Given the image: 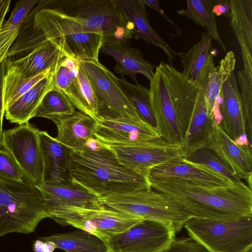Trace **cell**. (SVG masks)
Masks as SVG:
<instances>
[{
    "label": "cell",
    "mask_w": 252,
    "mask_h": 252,
    "mask_svg": "<svg viewBox=\"0 0 252 252\" xmlns=\"http://www.w3.org/2000/svg\"><path fill=\"white\" fill-rule=\"evenodd\" d=\"M40 0L21 24L8 57H24L50 40H57L66 56L79 61H98L103 34L90 31L55 8Z\"/></svg>",
    "instance_id": "cell-1"
},
{
    "label": "cell",
    "mask_w": 252,
    "mask_h": 252,
    "mask_svg": "<svg viewBox=\"0 0 252 252\" xmlns=\"http://www.w3.org/2000/svg\"><path fill=\"white\" fill-rule=\"evenodd\" d=\"M152 189L171 197L192 218L236 220L252 217V191L242 181L218 185L180 180H149Z\"/></svg>",
    "instance_id": "cell-2"
},
{
    "label": "cell",
    "mask_w": 252,
    "mask_h": 252,
    "mask_svg": "<svg viewBox=\"0 0 252 252\" xmlns=\"http://www.w3.org/2000/svg\"><path fill=\"white\" fill-rule=\"evenodd\" d=\"M68 172L72 182L99 198L152 189L147 175L123 164L104 143L94 151L72 150Z\"/></svg>",
    "instance_id": "cell-3"
},
{
    "label": "cell",
    "mask_w": 252,
    "mask_h": 252,
    "mask_svg": "<svg viewBox=\"0 0 252 252\" xmlns=\"http://www.w3.org/2000/svg\"><path fill=\"white\" fill-rule=\"evenodd\" d=\"M46 218L51 216L37 187L0 180V237L32 233Z\"/></svg>",
    "instance_id": "cell-4"
},
{
    "label": "cell",
    "mask_w": 252,
    "mask_h": 252,
    "mask_svg": "<svg viewBox=\"0 0 252 252\" xmlns=\"http://www.w3.org/2000/svg\"><path fill=\"white\" fill-rule=\"evenodd\" d=\"M100 199L108 208L135 218L162 223L175 233L192 218L174 199L152 189L112 194Z\"/></svg>",
    "instance_id": "cell-5"
},
{
    "label": "cell",
    "mask_w": 252,
    "mask_h": 252,
    "mask_svg": "<svg viewBox=\"0 0 252 252\" xmlns=\"http://www.w3.org/2000/svg\"><path fill=\"white\" fill-rule=\"evenodd\" d=\"M51 3L88 30L103 34L104 43L127 42L133 37L114 0H52Z\"/></svg>",
    "instance_id": "cell-6"
},
{
    "label": "cell",
    "mask_w": 252,
    "mask_h": 252,
    "mask_svg": "<svg viewBox=\"0 0 252 252\" xmlns=\"http://www.w3.org/2000/svg\"><path fill=\"white\" fill-rule=\"evenodd\" d=\"M184 227L210 252H252V217L229 220L192 218Z\"/></svg>",
    "instance_id": "cell-7"
},
{
    "label": "cell",
    "mask_w": 252,
    "mask_h": 252,
    "mask_svg": "<svg viewBox=\"0 0 252 252\" xmlns=\"http://www.w3.org/2000/svg\"><path fill=\"white\" fill-rule=\"evenodd\" d=\"M39 130L29 123L3 130L1 146L13 157L25 177L38 187L45 179Z\"/></svg>",
    "instance_id": "cell-8"
},
{
    "label": "cell",
    "mask_w": 252,
    "mask_h": 252,
    "mask_svg": "<svg viewBox=\"0 0 252 252\" xmlns=\"http://www.w3.org/2000/svg\"><path fill=\"white\" fill-rule=\"evenodd\" d=\"M52 219L60 224L70 225L92 234L103 242L108 235L122 233L143 220L104 205L61 211L54 215Z\"/></svg>",
    "instance_id": "cell-9"
},
{
    "label": "cell",
    "mask_w": 252,
    "mask_h": 252,
    "mask_svg": "<svg viewBox=\"0 0 252 252\" xmlns=\"http://www.w3.org/2000/svg\"><path fill=\"white\" fill-rule=\"evenodd\" d=\"M175 234L162 223L143 220L122 233L108 235L104 242L110 252H159L172 243Z\"/></svg>",
    "instance_id": "cell-10"
},
{
    "label": "cell",
    "mask_w": 252,
    "mask_h": 252,
    "mask_svg": "<svg viewBox=\"0 0 252 252\" xmlns=\"http://www.w3.org/2000/svg\"><path fill=\"white\" fill-rule=\"evenodd\" d=\"M79 63L101 103V114L105 109L112 113L113 117L143 121L121 89L117 77L111 71L98 61H79Z\"/></svg>",
    "instance_id": "cell-11"
},
{
    "label": "cell",
    "mask_w": 252,
    "mask_h": 252,
    "mask_svg": "<svg viewBox=\"0 0 252 252\" xmlns=\"http://www.w3.org/2000/svg\"><path fill=\"white\" fill-rule=\"evenodd\" d=\"M109 146L123 164L148 176L153 167L186 157L181 145L162 138L135 145Z\"/></svg>",
    "instance_id": "cell-12"
},
{
    "label": "cell",
    "mask_w": 252,
    "mask_h": 252,
    "mask_svg": "<svg viewBox=\"0 0 252 252\" xmlns=\"http://www.w3.org/2000/svg\"><path fill=\"white\" fill-rule=\"evenodd\" d=\"M212 117L236 144L252 149L245 132L240 94L233 72L222 86Z\"/></svg>",
    "instance_id": "cell-13"
},
{
    "label": "cell",
    "mask_w": 252,
    "mask_h": 252,
    "mask_svg": "<svg viewBox=\"0 0 252 252\" xmlns=\"http://www.w3.org/2000/svg\"><path fill=\"white\" fill-rule=\"evenodd\" d=\"M94 136L109 146L135 145L161 138L155 127L143 121L108 116L97 121Z\"/></svg>",
    "instance_id": "cell-14"
},
{
    "label": "cell",
    "mask_w": 252,
    "mask_h": 252,
    "mask_svg": "<svg viewBox=\"0 0 252 252\" xmlns=\"http://www.w3.org/2000/svg\"><path fill=\"white\" fill-rule=\"evenodd\" d=\"M37 188L51 219L54 214L63 211L103 206L99 197L71 180L63 183L44 181Z\"/></svg>",
    "instance_id": "cell-15"
},
{
    "label": "cell",
    "mask_w": 252,
    "mask_h": 252,
    "mask_svg": "<svg viewBox=\"0 0 252 252\" xmlns=\"http://www.w3.org/2000/svg\"><path fill=\"white\" fill-rule=\"evenodd\" d=\"M157 67L173 105L183 142L199 88L171 64L161 62Z\"/></svg>",
    "instance_id": "cell-16"
},
{
    "label": "cell",
    "mask_w": 252,
    "mask_h": 252,
    "mask_svg": "<svg viewBox=\"0 0 252 252\" xmlns=\"http://www.w3.org/2000/svg\"><path fill=\"white\" fill-rule=\"evenodd\" d=\"M150 84V99L156 129L162 139L182 146L176 114L161 72L157 66Z\"/></svg>",
    "instance_id": "cell-17"
},
{
    "label": "cell",
    "mask_w": 252,
    "mask_h": 252,
    "mask_svg": "<svg viewBox=\"0 0 252 252\" xmlns=\"http://www.w3.org/2000/svg\"><path fill=\"white\" fill-rule=\"evenodd\" d=\"M208 148L231 169L238 178L245 180L252 189V149L236 144L218 125L214 123Z\"/></svg>",
    "instance_id": "cell-18"
},
{
    "label": "cell",
    "mask_w": 252,
    "mask_h": 252,
    "mask_svg": "<svg viewBox=\"0 0 252 252\" xmlns=\"http://www.w3.org/2000/svg\"><path fill=\"white\" fill-rule=\"evenodd\" d=\"M114 2L128 23L133 37L160 48L167 56L171 63L176 52L172 49L151 26L147 18L145 5L142 0H114Z\"/></svg>",
    "instance_id": "cell-19"
},
{
    "label": "cell",
    "mask_w": 252,
    "mask_h": 252,
    "mask_svg": "<svg viewBox=\"0 0 252 252\" xmlns=\"http://www.w3.org/2000/svg\"><path fill=\"white\" fill-rule=\"evenodd\" d=\"M148 178L149 180H180L222 186L232 183L209 170L189 162L185 158L153 167L149 172Z\"/></svg>",
    "instance_id": "cell-20"
},
{
    "label": "cell",
    "mask_w": 252,
    "mask_h": 252,
    "mask_svg": "<svg viewBox=\"0 0 252 252\" xmlns=\"http://www.w3.org/2000/svg\"><path fill=\"white\" fill-rule=\"evenodd\" d=\"M100 51L115 60L116 64L114 69L116 73L122 76H130L136 83V76L138 73L142 74L151 81L155 66L145 60L141 51L132 47L129 41L104 43Z\"/></svg>",
    "instance_id": "cell-21"
},
{
    "label": "cell",
    "mask_w": 252,
    "mask_h": 252,
    "mask_svg": "<svg viewBox=\"0 0 252 252\" xmlns=\"http://www.w3.org/2000/svg\"><path fill=\"white\" fill-rule=\"evenodd\" d=\"M229 2V24L241 49L243 70L252 78V0Z\"/></svg>",
    "instance_id": "cell-22"
},
{
    "label": "cell",
    "mask_w": 252,
    "mask_h": 252,
    "mask_svg": "<svg viewBox=\"0 0 252 252\" xmlns=\"http://www.w3.org/2000/svg\"><path fill=\"white\" fill-rule=\"evenodd\" d=\"M66 56L59 42L50 40L26 56L16 60L6 59L7 64L26 77L36 76L48 69L54 70L60 59Z\"/></svg>",
    "instance_id": "cell-23"
},
{
    "label": "cell",
    "mask_w": 252,
    "mask_h": 252,
    "mask_svg": "<svg viewBox=\"0 0 252 252\" xmlns=\"http://www.w3.org/2000/svg\"><path fill=\"white\" fill-rule=\"evenodd\" d=\"M214 123L213 118L208 113L205 89L199 88L182 144L186 157L199 149L208 147Z\"/></svg>",
    "instance_id": "cell-24"
},
{
    "label": "cell",
    "mask_w": 252,
    "mask_h": 252,
    "mask_svg": "<svg viewBox=\"0 0 252 252\" xmlns=\"http://www.w3.org/2000/svg\"><path fill=\"white\" fill-rule=\"evenodd\" d=\"M39 134L45 161L44 181L63 183L71 181L68 165L72 150L45 131L39 130Z\"/></svg>",
    "instance_id": "cell-25"
},
{
    "label": "cell",
    "mask_w": 252,
    "mask_h": 252,
    "mask_svg": "<svg viewBox=\"0 0 252 252\" xmlns=\"http://www.w3.org/2000/svg\"><path fill=\"white\" fill-rule=\"evenodd\" d=\"M97 121L91 117L76 111L55 123L59 142L71 150H79L90 138L95 137Z\"/></svg>",
    "instance_id": "cell-26"
},
{
    "label": "cell",
    "mask_w": 252,
    "mask_h": 252,
    "mask_svg": "<svg viewBox=\"0 0 252 252\" xmlns=\"http://www.w3.org/2000/svg\"><path fill=\"white\" fill-rule=\"evenodd\" d=\"M52 72L20 96L5 109V118L19 125L28 123L34 117L36 111L45 94L51 90Z\"/></svg>",
    "instance_id": "cell-27"
},
{
    "label": "cell",
    "mask_w": 252,
    "mask_h": 252,
    "mask_svg": "<svg viewBox=\"0 0 252 252\" xmlns=\"http://www.w3.org/2000/svg\"><path fill=\"white\" fill-rule=\"evenodd\" d=\"M64 94L79 111L96 121L100 118L102 110L101 103L87 75L80 64L77 75Z\"/></svg>",
    "instance_id": "cell-28"
},
{
    "label": "cell",
    "mask_w": 252,
    "mask_h": 252,
    "mask_svg": "<svg viewBox=\"0 0 252 252\" xmlns=\"http://www.w3.org/2000/svg\"><path fill=\"white\" fill-rule=\"evenodd\" d=\"M38 239L44 241H52L55 244L57 249L66 252L108 251L106 245L99 238L80 229L65 233L38 237Z\"/></svg>",
    "instance_id": "cell-29"
},
{
    "label": "cell",
    "mask_w": 252,
    "mask_h": 252,
    "mask_svg": "<svg viewBox=\"0 0 252 252\" xmlns=\"http://www.w3.org/2000/svg\"><path fill=\"white\" fill-rule=\"evenodd\" d=\"M212 36L207 32H203L200 40L193 45L187 53L176 52L182 59L183 76L195 84L199 72L210 55L216 51L212 46Z\"/></svg>",
    "instance_id": "cell-30"
},
{
    "label": "cell",
    "mask_w": 252,
    "mask_h": 252,
    "mask_svg": "<svg viewBox=\"0 0 252 252\" xmlns=\"http://www.w3.org/2000/svg\"><path fill=\"white\" fill-rule=\"evenodd\" d=\"M186 3L187 7L178 10V14L204 27L226 51L225 47L219 35L215 15L212 10L213 0H188Z\"/></svg>",
    "instance_id": "cell-31"
},
{
    "label": "cell",
    "mask_w": 252,
    "mask_h": 252,
    "mask_svg": "<svg viewBox=\"0 0 252 252\" xmlns=\"http://www.w3.org/2000/svg\"><path fill=\"white\" fill-rule=\"evenodd\" d=\"M53 71L52 69H48L36 76L26 77L9 66L6 63V70L3 82V99L5 109L6 107L15 102Z\"/></svg>",
    "instance_id": "cell-32"
},
{
    "label": "cell",
    "mask_w": 252,
    "mask_h": 252,
    "mask_svg": "<svg viewBox=\"0 0 252 252\" xmlns=\"http://www.w3.org/2000/svg\"><path fill=\"white\" fill-rule=\"evenodd\" d=\"M236 57L234 53L228 52L220 61L211 74L205 90V98L209 115L212 117L216 103L224 82L235 68Z\"/></svg>",
    "instance_id": "cell-33"
},
{
    "label": "cell",
    "mask_w": 252,
    "mask_h": 252,
    "mask_svg": "<svg viewBox=\"0 0 252 252\" xmlns=\"http://www.w3.org/2000/svg\"><path fill=\"white\" fill-rule=\"evenodd\" d=\"M117 77L118 83L140 118L151 126L156 127V120L152 108L149 90L139 84H132L122 76Z\"/></svg>",
    "instance_id": "cell-34"
},
{
    "label": "cell",
    "mask_w": 252,
    "mask_h": 252,
    "mask_svg": "<svg viewBox=\"0 0 252 252\" xmlns=\"http://www.w3.org/2000/svg\"><path fill=\"white\" fill-rule=\"evenodd\" d=\"M75 112L74 106L63 93L51 89L42 98L34 117L47 118L55 123Z\"/></svg>",
    "instance_id": "cell-35"
},
{
    "label": "cell",
    "mask_w": 252,
    "mask_h": 252,
    "mask_svg": "<svg viewBox=\"0 0 252 252\" xmlns=\"http://www.w3.org/2000/svg\"><path fill=\"white\" fill-rule=\"evenodd\" d=\"M189 162L214 172L228 181H241L210 148L199 149L185 158Z\"/></svg>",
    "instance_id": "cell-36"
},
{
    "label": "cell",
    "mask_w": 252,
    "mask_h": 252,
    "mask_svg": "<svg viewBox=\"0 0 252 252\" xmlns=\"http://www.w3.org/2000/svg\"><path fill=\"white\" fill-rule=\"evenodd\" d=\"M237 80L241 89L240 98L246 136L252 143V78L244 70L237 73Z\"/></svg>",
    "instance_id": "cell-37"
},
{
    "label": "cell",
    "mask_w": 252,
    "mask_h": 252,
    "mask_svg": "<svg viewBox=\"0 0 252 252\" xmlns=\"http://www.w3.org/2000/svg\"><path fill=\"white\" fill-rule=\"evenodd\" d=\"M0 180L13 183L32 184L25 177L12 155L0 149Z\"/></svg>",
    "instance_id": "cell-38"
},
{
    "label": "cell",
    "mask_w": 252,
    "mask_h": 252,
    "mask_svg": "<svg viewBox=\"0 0 252 252\" xmlns=\"http://www.w3.org/2000/svg\"><path fill=\"white\" fill-rule=\"evenodd\" d=\"M39 1L38 0H21L17 1L8 20L3 24L9 27L20 28L35 4Z\"/></svg>",
    "instance_id": "cell-39"
},
{
    "label": "cell",
    "mask_w": 252,
    "mask_h": 252,
    "mask_svg": "<svg viewBox=\"0 0 252 252\" xmlns=\"http://www.w3.org/2000/svg\"><path fill=\"white\" fill-rule=\"evenodd\" d=\"M159 252H210L190 237L175 238L165 249Z\"/></svg>",
    "instance_id": "cell-40"
},
{
    "label": "cell",
    "mask_w": 252,
    "mask_h": 252,
    "mask_svg": "<svg viewBox=\"0 0 252 252\" xmlns=\"http://www.w3.org/2000/svg\"><path fill=\"white\" fill-rule=\"evenodd\" d=\"M19 28L4 24L0 27V64L8 58L9 50L17 37Z\"/></svg>",
    "instance_id": "cell-41"
},
{
    "label": "cell",
    "mask_w": 252,
    "mask_h": 252,
    "mask_svg": "<svg viewBox=\"0 0 252 252\" xmlns=\"http://www.w3.org/2000/svg\"><path fill=\"white\" fill-rule=\"evenodd\" d=\"M216 55V51L212 53L201 69L195 84L199 88H203L205 90L210 76L215 68L214 63V57Z\"/></svg>",
    "instance_id": "cell-42"
},
{
    "label": "cell",
    "mask_w": 252,
    "mask_h": 252,
    "mask_svg": "<svg viewBox=\"0 0 252 252\" xmlns=\"http://www.w3.org/2000/svg\"><path fill=\"white\" fill-rule=\"evenodd\" d=\"M6 59L0 64V146H1L2 122L5 108L3 99V82L6 70Z\"/></svg>",
    "instance_id": "cell-43"
},
{
    "label": "cell",
    "mask_w": 252,
    "mask_h": 252,
    "mask_svg": "<svg viewBox=\"0 0 252 252\" xmlns=\"http://www.w3.org/2000/svg\"><path fill=\"white\" fill-rule=\"evenodd\" d=\"M212 10L215 16H220L223 15L229 18L231 12L229 0H213Z\"/></svg>",
    "instance_id": "cell-44"
},
{
    "label": "cell",
    "mask_w": 252,
    "mask_h": 252,
    "mask_svg": "<svg viewBox=\"0 0 252 252\" xmlns=\"http://www.w3.org/2000/svg\"><path fill=\"white\" fill-rule=\"evenodd\" d=\"M142 2L145 5H147L150 8L157 11L158 13L161 14L164 17H165L168 22L170 23V24L175 28L177 31L180 30L179 28L176 26L173 22H172L165 15L164 11L160 8L159 4V1L158 0H142Z\"/></svg>",
    "instance_id": "cell-45"
},
{
    "label": "cell",
    "mask_w": 252,
    "mask_h": 252,
    "mask_svg": "<svg viewBox=\"0 0 252 252\" xmlns=\"http://www.w3.org/2000/svg\"><path fill=\"white\" fill-rule=\"evenodd\" d=\"M10 0H0V27L3 25L6 14L9 9Z\"/></svg>",
    "instance_id": "cell-46"
},
{
    "label": "cell",
    "mask_w": 252,
    "mask_h": 252,
    "mask_svg": "<svg viewBox=\"0 0 252 252\" xmlns=\"http://www.w3.org/2000/svg\"><path fill=\"white\" fill-rule=\"evenodd\" d=\"M45 242L38 239L35 240L33 244V252H43Z\"/></svg>",
    "instance_id": "cell-47"
},
{
    "label": "cell",
    "mask_w": 252,
    "mask_h": 252,
    "mask_svg": "<svg viewBox=\"0 0 252 252\" xmlns=\"http://www.w3.org/2000/svg\"><path fill=\"white\" fill-rule=\"evenodd\" d=\"M56 249L57 247L54 242L50 241H45L43 252H53Z\"/></svg>",
    "instance_id": "cell-48"
},
{
    "label": "cell",
    "mask_w": 252,
    "mask_h": 252,
    "mask_svg": "<svg viewBox=\"0 0 252 252\" xmlns=\"http://www.w3.org/2000/svg\"><path fill=\"white\" fill-rule=\"evenodd\" d=\"M109 252V251H108V252Z\"/></svg>",
    "instance_id": "cell-49"
},
{
    "label": "cell",
    "mask_w": 252,
    "mask_h": 252,
    "mask_svg": "<svg viewBox=\"0 0 252 252\" xmlns=\"http://www.w3.org/2000/svg\"></svg>",
    "instance_id": "cell-50"
}]
</instances>
